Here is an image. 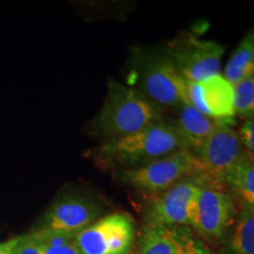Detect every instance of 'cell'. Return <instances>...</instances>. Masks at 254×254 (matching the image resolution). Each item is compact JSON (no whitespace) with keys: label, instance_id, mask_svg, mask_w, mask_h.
Here are the masks:
<instances>
[{"label":"cell","instance_id":"9a60e30c","mask_svg":"<svg viewBox=\"0 0 254 254\" xmlns=\"http://www.w3.org/2000/svg\"><path fill=\"white\" fill-rule=\"evenodd\" d=\"M179 239V227L146 225L136 254H174Z\"/></svg>","mask_w":254,"mask_h":254},{"label":"cell","instance_id":"ac0fdd59","mask_svg":"<svg viewBox=\"0 0 254 254\" xmlns=\"http://www.w3.org/2000/svg\"><path fill=\"white\" fill-rule=\"evenodd\" d=\"M174 254H212L202 240H200L190 230V227H179V239Z\"/></svg>","mask_w":254,"mask_h":254},{"label":"cell","instance_id":"277c9868","mask_svg":"<svg viewBox=\"0 0 254 254\" xmlns=\"http://www.w3.org/2000/svg\"><path fill=\"white\" fill-rule=\"evenodd\" d=\"M118 174L123 185L148 194H159L186 178L201 177L202 166L194 154L180 150Z\"/></svg>","mask_w":254,"mask_h":254},{"label":"cell","instance_id":"e0dca14e","mask_svg":"<svg viewBox=\"0 0 254 254\" xmlns=\"http://www.w3.org/2000/svg\"><path fill=\"white\" fill-rule=\"evenodd\" d=\"M236 113L245 119L254 118V77L234 85Z\"/></svg>","mask_w":254,"mask_h":254},{"label":"cell","instance_id":"603a6c76","mask_svg":"<svg viewBox=\"0 0 254 254\" xmlns=\"http://www.w3.org/2000/svg\"><path fill=\"white\" fill-rule=\"evenodd\" d=\"M18 243V237L13 238V239H8L0 243V254H14L15 246Z\"/></svg>","mask_w":254,"mask_h":254},{"label":"cell","instance_id":"6da1fadb","mask_svg":"<svg viewBox=\"0 0 254 254\" xmlns=\"http://www.w3.org/2000/svg\"><path fill=\"white\" fill-rule=\"evenodd\" d=\"M187 150L172 123L155 124L141 131L105 140L93 152L99 166L117 173L147 165L173 152Z\"/></svg>","mask_w":254,"mask_h":254},{"label":"cell","instance_id":"4fadbf2b","mask_svg":"<svg viewBox=\"0 0 254 254\" xmlns=\"http://www.w3.org/2000/svg\"><path fill=\"white\" fill-rule=\"evenodd\" d=\"M241 205L254 209V157L245 151L237 161L225 182Z\"/></svg>","mask_w":254,"mask_h":254},{"label":"cell","instance_id":"ba28073f","mask_svg":"<svg viewBox=\"0 0 254 254\" xmlns=\"http://www.w3.org/2000/svg\"><path fill=\"white\" fill-rule=\"evenodd\" d=\"M135 222L126 213L99 218L75 237L81 254H131L135 240Z\"/></svg>","mask_w":254,"mask_h":254},{"label":"cell","instance_id":"8992f818","mask_svg":"<svg viewBox=\"0 0 254 254\" xmlns=\"http://www.w3.org/2000/svg\"><path fill=\"white\" fill-rule=\"evenodd\" d=\"M205 185L201 177L194 176L159 193L146 209V225L190 227L196 199Z\"/></svg>","mask_w":254,"mask_h":254},{"label":"cell","instance_id":"7a4b0ae2","mask_svg":"<svg viewBox=\"0 0 254 254\" xmlns=\"http://www.w3.org/2000/svg\"><path fill=\"white\" fill-rule=\"evenodd\" d=\"M164 120L160 107L141 92L110 80L103 106L91 123L90 131L109 140L139 132Z\"/></svg>","mask_w":254,"mask_h":254},{"label":"cell","instance_id":"44dd1931","mask_svg":"<svg viewBox=\"0 0 254 254\" xmlns=\"http://www.w3.org/2000/svg\"><path fill=\"white\" fill-rule=\"evenodd\" d=\"M238 132L245 151L254 157V118L246 120Z\"/></svg>","mask_w":254,"mask_h":254},{"label":"cell","instance_id":"5bb4252c","mask_svg":"<svg viewBox=\"0 0 254 254\" xmlns=\"http://www.w3.org/2000/svg\"><path fill=\"white\" fill-rule=\"evenodd\" d=\"M224 77L233 85L254 77V31L240 40L225 67Z\"/></svg>","mask_w":254,"mask_h":254},{"label":"cell","instance_id":"8fae6325","mask_svg":"<svg viewBox=\"0 0 254 254\" xmlns=\"http://www.w3.org/2000/svg\"><path fill=\"white\" fill-rule=\"evenodd\" d=\"M101 211V206L88 196L64 194L47 211L40 228L77 236L99 219Z\"/></svg>","mask_w":254,"mask_h":254},{"label":"cell","instance_id":"2e32d148","mask_svg":"<svg viewBox=\"0 0 254 254\" xmlns=\"http://www.w3.org/2000/svg\"><path fill=\"white\" fill-rule=\"evenodd\" d=\"M230 254H254V209L243 206L232 231Z\"/></svg>","mask_w":254,"mask_h":254},{"label":"cell","instance_id":"7402d4cb","mask_svg":"<svg viewBox=\"0 0 254 254\" xmlns=\"http://www.w3.org/2000/svg\"><path fill=\"white\" fill-rule=\"evenodd\" d=\"M44 254H81L77 244L72 243L60 247H44Z\"/></svg>","mask_w":254,"mask_h":254},{"label":"cell","instance_id":"30bf717a","mask_svg":"<svg viewBox=\"0 0 254 254\" xmlns=\"http://www.w3.org/2000/svg\"><path fill=\"white\" fill-rule=\"evenodd\" d=\"M187 100L208 118L230 123L237 116L234 85L217 74L200 81H187Z\"/></svg>","mask_w":254,"mask_h":254},{"label":"cell","instance_id":"d6986e66","mask_svg":"<svg viewBox=\"0 0 254 254\" xmlns=\"http://www.w3.org/2000/svg\"><path fill=\"white\" fill-rule=\"evenodd\" d=\"M36 239L39 241L43 247H60L64 245H68L75 241V234L63 233V232L50 231L39 228V230L32 232Z\"/></svg>","mask_w":254,"mask_h":254},{"label":"cell","instance_id":"52a82bcc","mask_svg":"<svg viewBox=\"0 0 254 254\" xmlns=\"http://www.w3.org/2000/svg\"><path fill=\"white\" fill-rule=\"evenodd\" d=\"M245 152L239 132L230 123L218 122L196 154L206 185L224 190L228 173Z\"/></svg>","mask_w":254,"mask_h":254},{"label":"cell","instance_id":"7c38bea8","mask_svg":"<svg viewBox=\"0 0 254 254\" xmlns=\"http://www.w3.org/2000/svg\"><path fill=\"white\" fill-rule=\"evenodd\" d=\"M177 111V119L171 123L183 138L187 151L196 157L206 139L213 132L218 122L199 112L190 103L183 104Z\"/></svg>","mask_w":254,"mask_h":254},{"label":"cell","instance_id":"9c48e42d","mask_svg":"<svg viewBox=\"0 0 254 254\" xmlns=\"http://www.w3.org/2000/svg\"><path fill=\"white\" fill-rule=\"evenodd\" d=\"M236 213V204L230 194L222 189L205 185L196 199L190 227L206 239H222Z\"/></svg>","mask_w":254,"mask_h":254},{"label":"cell","instance_id":"ffe728a7","mask_svg":"<svg viewBox=\"0 0 254 254\" xmlns=\"http://www.w3.org/2000/svg\"><path fill=\"white\" fill-rule=\"evenodd\" d=\"M14 254H44V247L36 239L33 233L18 237Z\"/></svg>","mask_w":254,"mask_h":254},{"label":"cell","instance_id":"5b68a950","mask_svg":"<svg viewBox=\"0 0 254 254\" xmlns=\"http://www.w3.org/2000/svg\"><path fill=\"white\" fill-rule=\"evenodd\" d=\"M164 52L186 81H200L219 74L225 47L218 41L182 32L167 44Z\"/></svg>","mask_w":254,"mask_h":254},{"label":"cell","instance_id":"3957f363","mask_svg":"<svg viewBox=\"0 0 254 254\" xmlns=\"http://www.w3.org/2000/svg\"><path fill=\"white\" fill-rule=\"evenodd\" d=\"M132 73L135 90L159 107L178 109L187 100V81L178 73L165 52L141 51L136 53Z\"/></svg>","mask_w":254,"mask_h":254}]
</instances>
